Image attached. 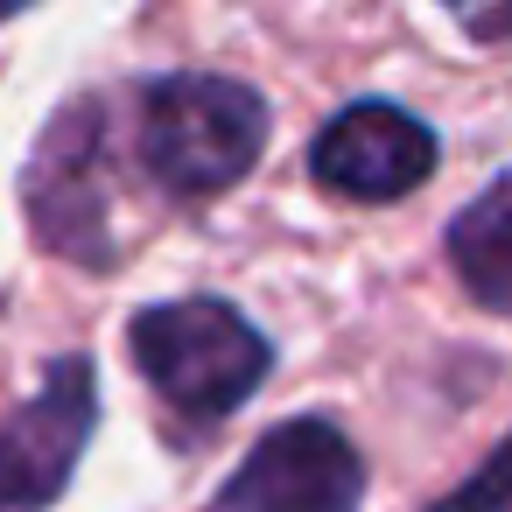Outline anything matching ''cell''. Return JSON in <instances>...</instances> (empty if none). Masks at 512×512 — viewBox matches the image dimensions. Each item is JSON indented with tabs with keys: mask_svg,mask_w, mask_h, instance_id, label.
I'll list each match as a JSON object with an SVG mask.
<instances>
[{
	"mask_svg": "<svg viewBox=\"0 0 512 512\" xmlns=\"http://www.w3.org/2000/svg\"><path fill=\"white\" fill-rule=\"evenodd\" d=\"M267 148V106L239 78L176 71L141 99V162L169 197L232 190Z\"/></svg>",
	"mask_w": 512,
	"mask_h": 512,
	"instance_id": "obj_1",
	"label": "cell"
},
{
	"mask_svg": "<svg viewBox=\"0 0 512 512\" xmlns=\"http://www.w3.org/2000/svg\"><path fill=\"white\" fill-rule=\"evenodd\" d=\"M127 351L134 365L148 372V386L197 414V421H218L232 414L274 365L267 337L218 295H183V302H155L127 323Z\"/></svg>",
	"mask_w": 512,
	"mask_h": 512,
	"instance_id": "obj_2",
	"label": "cell"
},
{
	"mask_svg": "<svg viewBox=\"0 0 512 512\" xmlns=\"http://www.w3.org/2000/svg\"><path fill=\"white\" fill-rule=\"evenodd\" d=\"M365 463L337 421H281L253 442V456L225 477L218 512H358Z\"/></svg>",
	"mask_w": 512,
	"mask_h": 512,
	"instance_id": "obj_3",
	"label": "cell"
},
{
	"mask_svg": "<svg viewBox=\"0 0 512 512\" xmlns=\"http://www.w3.org/2000/svg\"><path fill=\"white\" fill-rule=\"evenodd\" d=\"M99 421L92 358H57L43 393L0 421V512H43L64 498Z\"/></svg>",
	"mask_w": 512,
	"mask_h": 512,
	"instance_id": "obj_4",
	"label": "cell"
},
{
	"mask_svg": "<svg viewBox=\"0 0 512 512\" xmlns=\"http://www.w3.org/2000/svg\"><path fill=\"white\" fill-rule=\"evenodd\" d=\"M29 225L50 253L64 260H106V127H99V106L78 99L64 106V120L43 134L36 162H29Z\"/></svg>",
	"mask_w": 512,
	"mask_h": 512,
	"instance_id": "obj_5",
	"label": "cell"
},
{
	"mask_svg": "<svg viewBox=\"0 0 512 512\" xmlns=\"http://www.w3.org/2000/svg\"><path fill=\"white\" fill-rule=\"evenodd\" d=\"M309 169L323 190L351 197V204H393L407 190L428 183L435 169V134L407 113V106H386V99H365V106H344L316 148H309Z\"/></svg>",
	"mask_w": 512,
	"mask_h": 512,
	"instance_id": "obj_6",
	"label": "cell"
},
{
	"mask_svg": "<svg viewBox=\"0 0 512 512\" xmlns=\"http://www.w3.org/2000/svg\"><path fill=\"white\" fill-rule=\"evenodd\" d=\"M449 267L477 309L512 316V169L449 218Z\"/></svg>",
	"mask_w": 512,
	"mask_h": 512,
	"instance_id": "obj_7",
	"label": "cell"
},
{
	"mask_svg": "<svg viewBox=\"0 0 512 512\" xmlns=\"http://www.w3.org/2000/svg\"><path fill=\"white\" fill-rule=\"evenodd\" d=\"M435 512H512V435H505L498 456H491L470 484H456Z\"/></svg>",
	"mask_w": 512,
	"mask_h": 512,
	"instance_id": "obj_8",
	"label": "cell"
},
{
	"mask_svg": "<svg viewBox=\"0 0 512 512\" xmlns=\"http://www.w3.org/2000/svg\"><path fill=\"white\" fill-rule=\"evenodd\" d=\"M29 8V0H0V22H8V15H22Z\"/></svg>",
	"mask_w": 512,
	"mask_h": 512,
	"instance_id": "obj_9",
	"label": "cell"
},
{
	"mask_svg": "<svg viewBox=\"0 0 512 512\" xmlns=\"http://www.w3.org/2000/svg\"><path fill=\"white\" fill-rule=\"evenodd\" d=\"M449 8H477V0H449Z\"/></svg>",
	"mask_w": 512,
	"mask_h": 512,
	"instance_id": "obj_10",
	"label": "cell"
}]
</instances>
